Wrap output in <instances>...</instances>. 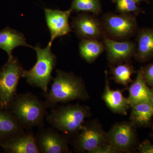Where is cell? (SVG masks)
<instances>
[{
  "label": "cell",
  "mask_w": 153,
  "mask_h": 153,
  "mask_svg": "<svg viewBox=\"0 0 153 153\" xmlns=\"http://www.w3.org/2000/svg\"><path fill=\"white\" fill-rule=\"evenodd\" d=\"M56 72L51 89L44 94V103L47 108H54L60 103L89 99L90 97L81 77L59 69Z\"/></svg>",
  "instance_id": "obj_1"
},
{
  "label": "cell",
  "mask_w": 153,
  "mask_h": 153,
  "mask_svg": "<svg viewBox=\"0 0 153 153\" xmlns=\"http://www.w3.org/2000/svg\"><path fill=\"white\" fill-rule=\"evenodd\" d=\"M44 102L30 92L17 94L7 110L13 116L24 129L43 126L48 113Z\"/></svg>",
  "instance_id": "obj_2"
},
{
  "label": "cell",
  "mask_w": 153,
  "mask_h": 153,
  "mask_svg": "<svg viewBox=\"0 0 153 153\" xmlns=\"http://www.w3.org/2000/svg\"><path fill=\"white\" fill-rule=\"evenodd\" d=\"M91 115L90 108L78 104L68 105L54 108L46 120L49 124L65 136H74Z\"/></svg>",
  "instance_id": "obj_3"
},
{
  "label": "cell",
  "mask_w": 153,
  "mask_h": 153,
  "mask_svg": "<svg viewBox=\"0 0 153 153\" xmlns=\"http://www.w3.org/2000/svg\"><path fill=\"white\" fill-rule=\"evenodd\" d=\"M52 45L48 44L46 48L39 46L34 47L37 54V61L30 70H24L22 77L28 84L33 87H39L44 94L48 91V85L53 79L52 73L57 63L56 56L51 51Z\"/></svg>",
  "instance_id": "obj_4"
},
{
  "label": "cell",
  "mask_w": 153,
  "mask_h": 153,
  "mask_svg": "<svg viewBox=\"0 0 153 153\" xmlns=\"http://www.w3.org/2000/svg\"><path fill=\"white\" fill-rule=\"evenodd\" d=\"M24 69L17 58L8 59L0 70V108L7 110L17 94L19 80Z\"/></svg>",
  "instance_id": "obj_5"
},
{
  "label": "cell",
  "mask_w": 153,
  "mask_h": 153,
  "mask_svg": "<svg viewBox=\"0 0 153 153\" xmlns=\"http://www.w3.org/2000/svg\"><path fill=\"white\" fill-rule=\"evenodd\" d=\"M74 137L73 146L79 152L90 153L95 148L108 143L107 133L95 120L85 123Z\"/></svg>",
  "instance_id": "obj_6"
},
{
  "label": "cell",
  "mask_w": 153,
  "mask_h": 153,
  "mask_svg": "<svg viewBox=\"0 0 153 153\" xmlns=\"http://www.w3.org/2000/svg\"><path fill=\"white\" fill-rule=\"evenodd\" d=\"M101 22L105 34L117 39H128L136 33L137 24L132 14L108 13L102 17Z\"/></svg>",
  "instance_id": "obj_7"
},
{
  "label": "cell",
  "mask_w": 153,
  "mask_h": 153,
  "mask_svg": "<svg viewBox=\"0 0 153 153\" xmlns=\"http://www.w3.org/2000/svg\"><path fill=\"white\" fill-rule=\"evenodd\" d=\"M107 133L108 143L121 152H130L135 145V125L131 122L117 123Z\"/></svg>",
  "instance_id": "obj_8"
},
{
  "label": "cell",
  "mask_w": 153,
  "mask_h": 153,
  "mask_svg": "<svg viewBox=\"0 0 153 153\" xmlns=\"http://www.w3.org/2000/svg\"><path fill=\"white\" fill-rule=\"evenodd\" d=\"M71 27L76 36L81 39L99 40L106 35L101 21L88 13L78 14L73 19Z\"/></svg>",
  "instance_id": "obj_9"
},
{
  "label": "cell",
  "mask_w": 153,
  "mask_h": 153,
  "mask_svg": "<svg viewBox=\"0 0 153 153\" xmlns=\"http://www.w3.org/2000/svg\"><path fill=\"white\" fill-rule=\"evenodd\" d=\"M41 153L70 152L66 136L54 129L41 128L35 135Z\"/></svg>",
  "instance_id": "obj_10"
},
{
  "label": "cell",
  "mask_w": 153,
  "mask_h": 153,
  "mask_svg": "<svg viewBox=\"0 0 153 153\" xmlns=\"http://www.w3.org/2000/svg\"><path fill=\"white\" fill-rule=\"evenodd\" d=\"M107 57L110 63L114 65L128 62L134 56L136 45L133 41H116L107 37L103 38Z\"/></svg>",
  "instance_id": "obj_11"
},
{
  "label": "cell",
  "mask_w": 153,
  "mask_h": 153,
  "mask_svg": "<svg viewBox=\"0 0 153 153\" xmlns=\"http://www.w3.org/2000/svg\"><path fill=\"white\" fill-rule=\"evenodd\" d=\"M44 12L47 26L51 34L49 44L52 45L55 38L66 36L71 32L69 19L71 12L70 10L61 11L47 8L45 9Z\"/></svg>",
  "instance_id": "obj_12"
},
{
  "label": "cell",
  "mask_w": 153,
  "mask_h": 153,
  "mask_svg": "<svg viewBox=\"0 0 153 153\" xmlns=\"http://www.w3.org/2000/svg\"><path fill=\"white\" fill-rule=\"evenodd\" d=\"M0 147L9 153H40L33 131L22 132L0 143Z\"/></svg>",
  "instance_id": "obj_13"
},
{
  "label": "cell",
  "mask_w": 153,
  "mask_h": 153,
  "mask_svg": "<svg viewBox=\"0 0 153 153\" xmlns=\"http://www.w3.org/2000/svg\"><path fill=\"white\" fill-rule=\"evenodd\" d=\"M105 85L102 97V100L112 112L123 115H127L130 107L128 98L123 95V90H113L110 88L107 71H105Z\"/></svg>",
  "instance_id": "obj_14"
},
{
  "label": "cell",
  "mask_w": 153,
  "mask_h": 153,
  "mask_svg": "<svg viewBox=\"0 0 153 153\" xmlns=\"http://www.w3.org/2000/svg\"><path fill=\"white\" fill-rule=\"evenodd\" d=\"M128 100L130 106L145 101H150L151 90L148 87L143 75V68L137 73L136 78L128 88Z\"/></svg>",
  "instance_id": "obj_15"
},
{
  "label": "cell",
  "mask_w": 153,
  "mask_h": 153,
  "mask_svg": "<svg viewBox=\"0 0 153 153\" xmlns=\"http://www.w3.org/2000/svg\"><path fill=\"white\" fill-rule=\"evenodd\" d=\"M134 57L140 62H145L153 57V28L139 30Z\"/></svg>",
  "instance_id": "obj_16"
},
{
  "label": "cell",
  "mask_w": 153,
  "mask_h": 153,
  "mask_svg": "<svg viewBox=\"0 0 153 153\" xmlns=\"http://www.w3.org/2000/svg\"><path fill=\"white\" fill-rule=\"evenodd\" d=\"M20 46L34 49L27 43L24 34L16 30L7 28L0 31V48L7 53L9 59L13 57L12 54L13 50Z\"/></svg>",
  "instance_id": "obj_17"
},
{
  "label": "cell",
  "mask_w": 153,
  "mask_h": 153,
  "mask_svg": "<svg viewBox=\"0 0 153 153\" xmlns=\"http://www.w3.org/2000/svg\"><path fill=\"white\" fill-rule=\"evenodd\" d=\"M24 131L8 111L0 108V143Z\"/></svg>",
  "instance_id": "obj_18"
},
{
  "label": "cell",
  "mask_w": 153,
  "mask_h": 153,
  "mask_svg": "<svg viewBox=\"0 0 153 153\" xmlns=\"http://www.w3.org/2000/svg\"><path fill=\"white\" fill-rule=\"evenodd\" d=\"M81 57L88 63H92L104 52V43L95 39H81L79 43Z\"/></svg>",
  "instance_id": "obj_19"
},
{
  "label": "cell",
  "mask_w": 153,
  "mask_h": 153,
  "mask_svg": "<svg viewBox=\"0 0 153 153\" xmlns=\"http://www.w3.org/2000/svg\"><path fill=\"white\" fill-rule=\"evenodd\" d=\"M130 119L135 125L143 126L149 123L153 116V105L150 101L142 102L131 107Z\"/></svg>",
  "instance_id": "obj_20"
},
{
  "label": "cell",
  "mask_w": 153,
  "mask_h": 153,
  "mask_svg": "<svg viewBox=\"0 0 153 153\" xmlns=\"http://www.w3.org/2000/svg\"><path fill=\"white\" fill-rule=\"evenodd\" d=\"M111 71L113 79L118 84L128 88L129 83L133 82L132 75L134 73L133 66L128 62L120 63L111 66Z\"/></svg>",
  "instance_id": "obj_21"
},
{
  "label": "cell",
  "mask_w": 153,
  "mask_h": 153,
  "mask_svg": "<svg viewBox=\"0 0 153 153\" xmlns=\"http://www.w3.org/2000/svg\"><path fill=\"white\" fill-rule=\"evenodd\" d=\"M69 10L71 12L90 13L98 16L101 13L102 6L100 0H73Z\"/></svg>",
  "instance_id": "obj_22"
},
{
  "label": "cell",
  "mask_w": 153,
  "mask_h": 153,
  "mask_svg": "<svg viewBox=\"0 0 153 153\" xmlns=\"http://www.w3.org/2000/svg\"><path fill=\"white\" fill-rule=\"evenodd\" d=\"M116 4V8L119 13L132 14L134 15L144 13L134 0H111Z\"/></svg>",
  "instance_id": "obj_23"
},
{
  "label": "cell",
  "mask_w": 153,
  "mask_h": 153,
  "mask_svg": "<svg viewBox=\"0 0 153 153\" xmlns=\"http://www.w3.org/2000/svg\"><path fill=\"white\" fill-rule=\"evenodd\" d=\"M121 153L116 148L110 144L102 145L95 148L90 153Z\"/></svg>",
  "instance_id": "obj_24"
},
{
  "label": "cell",
  "mask_w": 153,
  "mask_h": 153,
  "mask_svg": "<svg viewBox=\"0 0 153 153\" xmlns=\"http://www.w3.org/2000/svg\"><path fill=\"white\" fill-rule=\"evenodd\" d=\"M143 75L147 84L153 87V63L143 68Z\"/></svg>",
  "instance_id": "obj_25"
},
{
  "label": "cell",
  "mask_w": 153,
  "mask_h": 153,
  "mask_svg": "<svg viewBox=\"0 0 153 153\" xmlns=\"http://www.w3.org/2000/svg\"><path fill=\"white\" fill-rule=\"evenodd\" d=\"M137 149L140 153H153V144L149 140H145L139 145Z\"/></svg>",
  "instance_id": "obj_26"
},
{
  "label": "cell",
  "mask_w": 153,
  "mask_h": 153,
  "mask_svg": "<svg viewBox=\"0 0 153 153\" xmlns=\"http://www.w3.org/2000/svg\"><path fill=\"white\" fill-rule=\"evenodd\" d=\"M151 95L150 98V102L151 103L153 104V87L152 88H151Z\"/></svg>",
  "instance_id": "obj_27"
},
{
  "label": "cell",
  "mask_w": 153,
  "mask_h": 153,
  "mask_svg": "<svg viewBox=\"0 0 153 153\" xmlns=\"http://www.w3.org/2000/svg\"><path fill=\"white\" fill-rule=\"evenodd\" d=\"M137 4H139L140 3L142 2L143 1L148 2V0H134Z\"/></svg>",
  "instance_id": "obj_28"
},
{
  "label": "cell",
  "mask_w": 153,
  "mask_h": 153,
  "mask_svg": "<svg viewBox=\"0 0 153 153\" xmlns=\"http://www.w3.org/2000/svg\"></svg>",
  "instance_id": "obj_29"
}]
</instances>
